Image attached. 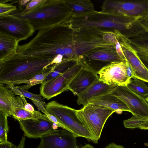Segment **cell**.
Returning <instances> with one entry per match:
<instances>
[{"mask_svg":"<svg viewBox=\"0 0 148 148\" xmlns=\"http://www.w3.org/2000/svg\"><path fill=\"white\" fill-rule=\"evenodd\" d=\"M76 44L73 30L66 24L40 30L28 43L18 45L16 52L53 60L58 64L76 60Z\"/></svg>","mask_w":148,"mask_h":148,"instance_id":"6da1fadb","label":"cell"},{"mask_svg":"<svg viewBox=\"0 0 148 148\" xmlns=\"http://www.w3.org/2000/svg\"><path fill=\"white\" fill-rule=\"evenodd\" d=\"M57 64L51 59L16 52L0 60V84L24 83L36 75L51 70Z\"/></svg>","mask_w":148,"mask_h":148,"instance_id":"7a4b0ae2","label":"cell"},{"mask_svg":"<svg viewBox=\"0 0 148 148\" xmlns=\"http://www.w3.org/2000/svg\"><path fill=\"white\" fill-rule=\"evenodd\" d=\"M142 18L95 11L73 16L67 24L72 30L91 29L113 32L116 30L126 37L132 38L139 35L138 22Z\"/></svg>","mask_w":148,"mask_h":148,"instance_id":"3957f363","label":"cell"},{"mask_svg":"<svg viewBox=\"0 0 148 148\" xmlns=\"http://www.w3.org/2000/svg\"><path fill=\"white\" fill-rule=\"evenodd\" d=\"M10 14L27 20L35 31L68 23L73 16L65 0H42L24 14Z\"/></svg>","mask_w":148,"mask_h":148,"instance_id":"277c9868","label":"cell"},{"mask_svg":"<svg viewBox=\"0 0 148 148\" xmlns=\"http://www.w3.org/2000/svg\"><path fill=\"white\" fill-rule=\"evenodd\" d=\"M45 108L49 114L57 118L76 137L85 138L95 144L98 143L78 118L76 110L55 101L47 103Z\"/></svg>","mask_w":148,"mask_h":148,"instance_id":"5b68a950","label":"cell"},{"mask_svg":"<svg viewBox=\"0 0 148 148\" xmlns=\"http://www.w3.org/2000/svg\"><path fill=\"white\" fill-rule=\"evenodd\" d=\"M115 111L109 108L88 103L79 110L77 116L92 137L98 141L104 125Z\"/></svg>","mask_w":148,"mask_h":148,"instance_id":"8992f818","label":"cell"},{"mask_svg":"<svg viewBox=\"0 0 148 148\" xmlns=\"http://www.w3.org/2000/svg\"><path fill=\"white\" fill-rule=\"evenodd\" d=\"M122 61L115 47L95 48L82 56L77 61L82 66L97 73L104 67L114 62Z\"/></svg>","mask_w":148,"mask_h":148,"instance_id":"52a82bcc","label":"cell"},{"mask_svg":"<svg viewBox=\"0 0 148 148\" xmlns=\"http://www.w3.org/2000/svg\"><path fill=\"white\" fill-rule=\"evenodd\" d=\"M101 8L104 13L143 17L148 14V0H106Z\"/></svg>","mask_w":148,"mask_h":148,"instance_id":"ba28073f","label":"cell"},{"mask_svg":"<svg viewBox=\"0 0 148 148\" xmlns=\"http://www.w3.org/2000/svg\"><path fill=\"white\" fill-rule=\"evenodd\" d=\"M34 31L25 19L11 14L0 15V32L14 38L18 42L27 39Z\"/></svg>","mask_w":148,"mask_h":148,"instance_id":"9c48e42d","label":"cell"},{"mask_svg":"<svg viewBox=\"0 0 148 148\" xmlns=\"http://www.w3.org/2000/svg\"><path fill=\"white\" fill-rule=\"evenodd\" d=\"M111 92L125 103L133 116L148 119V103L145 98L136 94L127 85L117 86Z\"/></svg>","mask_w":148,"mask_h":148,"instance_id":"30bf717a","label":"cell"},{"mask_svg":"<svg viewBox=\"0 0 148 148\" xmlns=\"http://www.w3.org/2000/svg\"><path fill=\"white\" fill-rule=\"evenodd\" d=\"M82 67L78 62L62 74L42 83L40 88V94L49 100L68 90L69 83Z\"/></svg>","mask_w":148,"mask_h":148,"instance_id":"8fae6325","label":"cell"},{"mask_svg":"<svg viewBox=\"0 0 148 148\" xmlns=\"http://www.w3.org/2000/svg\"><path fill=\"white\" fill-rule=\"evenodd\" d=\"M114 32L126 60L134 71L136 78L148 83V68L135 49L127 41V37L117 30H114Z\"/></svg>","mask_w":148,"mask_h":148,"instance_id":"7c38bea8","label":"cell"},{"mask_svg":"<svg viewBox=\"0 0 148 148\" xmlns=\"http://www.w3.org/2000/svg\"><path fill=\"white\" fill-rule=\"evenodd\" d=\"M17 121L25 136L29 138H40L57 130L58 127L51 121L45 114L37 120Z\"/></svg>","mask_w":148,"mask_h":148,"instance_id":"4fadbf2b","label":"cell"},{"mask_svg":"<svg viewBox=\"0 0 148 148\" xmlns=\"http://www.w3.org/2000/svg\"><path fill=\"white\" fill-rule=\"evenodd\" d=\"M99 80L109 85H127L130 79L125 62H114L104 67L97 73Z\"/></svg>","mask_w":148,"mask_h":148,"instance_id":"5bb4252c","label":"cell"},{"mask_svg":"<svg viewBox=\"0 0 148 148\" xmlns=\"http://www.w3.org/2000/svg\"><path fill=\"white\" fill-rule=\"evenodd\" d=\"M76 138L67 130H56L41 137L37 148H79Z\"/></svg>","mask_w":148,"mask_h":148,"instance_id":"9a60e30c","label":"cell"},{"mask_svg":"<svg viewBox=\"0 0 148 148\" xmlns=\"http://www.w3.org/2000/svg\"><path fill=\"white\" fill-rule=\"evenodd\" d=\"M99 79L97 73L82 66L69 83L68 89L77 96Z\"/></svg>","mask_w":148,"mask_h":148,"instance_id":"2e32d148","label":"cell"},{"mask_svg":"<svg viewBox=\"0 0 148 148\" xmlns=\"http://www.w3.org/2000/svg\"><path fill=\"white\" fill-rule=\"evenodd\" d=\"M116 86L107 85L99 79L77 96V104L84 106L96 97L111 92Z\"/></svg>","mask_w":148,"mask_h":148,"instance_id":"e0dca14e","label":"cell"},{"mask_svg":"<svg viewBox=\"0 0 148 148\" xmlns=\"http://www.w3.org/2000/svg\"><path fill=\"white\" fill-rule=\"evenodd\" d=\"M89 103L109 108L118 114H121L123 111L130 112V110L125 103L111 92L96 97L91 101Z\"/></svg>","mask_w":148,"mask_h":148,"instance_id":"ac0fdd59","label":"cell"},{"mask_svg":"<svg viewBox=\"0 0 148 148\" xmlns=\"http://www.w3.org/2000/svg\"><path fill=\"white\" fill-rule=\"evenodd\" d=\"M13 110V117L16 120H37L40 118L42 114L39 111L35 110L33 112L27 110L21 97L15 96L12 103Z\"/></svg>","mask_w":148,"mask_h":148,"instance_id":"d6986e66","label":"cell"},{"mask_svg":"<svg viewBox=\"0 0 148 148\" xmlns=\"http://www.w3.org/2000/svg\"><path fill=\"white\" fill-rule=\"evenodd\" d=\"M9 89L4 85L0 84V111L10 116L13 115L12 103L15 95Z\"/></svg>","mask_w":148,"mask_h":148,"instance_id":"ffe728a7","label":"cell"},{"mask_svg":"<svg viewBox=\"0 0 148 148\" xmlns=\"http://www.w3.org/2000/svg\"><path fill=\"white\" fill-rule=\"evenodd\" d=\"M18 42L14 38L0 32V60L16 52Z\"/></svg>","mask_w":148,"mask_h":148,"instance_id":"44dd1931","label":"cell"},{"mask_svg":"<svg viewBox=\"0 0 148 148\" xmlns=\"http://www.w3.org/2000/svg\"><path fill=\"white\" fill-rule=\"evenodd\" d=\"M73 14L77 16L95 10L94 5L90 0H65Z\"/></svg>","mask_w":148,"mask_h":148,"instance_id":"7402d4cb","label":"cell"},{"mask_svg":"<svg viewBox=\"0 0 148 148\" xmlns=\"http://www.w3.org/2000/svg\"><path fill=\"white\" fill-rule=\"evenodd\" d=\"M127 39L136 50L142 61L148 65V40L140 36L132 38H127Z\"/></svg>","mask_w":148,"mask_h":148,"instance_id":"603a6c76","label":"cell"},{"mask_svg":"<svg viewBox=\"0 0 148 148\" xmlns=\"http://www.w3.org/2000/svg\"><path fill=\"white\" fill-rule=\"evenodd\" d=\"M77 62L76 60H68L63 61L57 64L43 83L62 74L73 66Z\"/></svg>","mask_w":148,"mask_h":148,"instance_id":"cb8c5ba5","label":"cell"},{"mask_svg":"<svg viewBox=\"0 0 148 148\" xmlns=\"http://www.w3.org/2000/svg\"><path fill=\"white\" fill-rule=\"evenodd\" d=\"M6 86L10 89L15 95L23 96L32 100V101L39 102L45 107L47 103L44 101V98L40 94L37 95L30 92L22 88L20 86H17L12 84H7Z\"/></svg>","mask_w":148,"mask_h":148,"instance_id":"d4e9b609","label":"cell"},{"mask_svg":"<svg viewBox=\"0 0 148 148\" xmlns=\"http://www.w3.org/2000/svg\"><path fill=\"white\" fill-rule=\"evenodd\" d=\"M127 86L137 95L144 98L148 96V86L143 81L134 78L130 79Z\"/></svg>","mask_w":148,"mask_h":148,"instance_id":"484cf974","label":"cell"},{"mask_svg":"<svg viewBox=\"0 0 148 148\" xmlns=\"http://www.w3.org/2000/svg\"><path fill=\"white\" fill-rule=\"evenodd\" d=\"M8 116L0 111V142L3 143L8 140V133L9 132L7 117Z\"/></svg>","mask_w":148,"mask_h":148,"instance_id":"4316f807","label":"cell"},{"mask_svg":"<svg viewBox=\"0 0 148 148\" xmlns=\"http://www.w3.org/2000/svg\"><path fill=\"white\" fill-rule=\"evenodd\" d=\"M53 69L47 72L36 75L24 82V83L26 84L27 85L20 86L22 88L26 90L29 89L33 86L39 84H42L46 77L53 71Z\"/></svg>","mask_w":148,"mask_h":148,"instance_id":"83f0119b","label":"cell"},{"mask_svg":"<svg viewBox=\"0 0 148 148\" xmlns=\"http://www.w3.org/2000/svg\"><path fill=\"white\" fill-rule=\"evenodd\" d=\"M32 101L39 109L46 115L48 119L57 125L58 127L70 132L69 130L62 124L57 118L54 116L49 114L46 110L45 108L44 107V106L41 103L39 102L34 101Z\"/></svg>","mask_w":148,"mask_h":148,"instance_id":"f1b7e54d","label":"cell"},{"mask_svg":"<svg viewBox=\"0 0 148 148\" xmlns=\"http://www.w3.org/2000/svg\"><path fill=\"white\" fill-rule=\"evenodd\" d=\"M16 10V5L0 2V15L10 14Z\"/></svg>","mask_w":148,"mask_h":148,"instance_id":"f546056e","label":"cell"},{"mask_svg":"<svg viewBox=\"0 0 148 148\" xmlns=\"http://www.w3.org/2000/svg\"><path fill=\"white\" fill-rule=\"evenodd\" d=\"M138 23L143 30L144 34V38L148 40V14L140 19Z\"/></svg>","mask_w":148,"mask_h":148,"instance_id":"4dcf8cb0","label":"cell"},{"mask_svg":"<svg viewBox=\"0 0 148 148\" xmlns=\"http://www.w3.org/2000/svg\"><path fill=\"white\" fill-rule=\"evenodd\" d=\"M134 128L142 130H148V119H138Z\"/></svg>","mask_w":148,"mask_h":148,"instance_id":"1f68e13d","label":"cell"},{"mask_svg":"<svg viewBox=\"0 0 148 148\" xmlns=\"http://www.w3.org/2000/svg\"><path fill=\"white\" fill-rule=\"evenodd\" d=\"M115 47L116 52L119 57L122 61H125L126 58L124 54L120 43L118 40L115 45Z\"/></svg>","mask_w":148,"mask_h":148,"instance_id":"d6a6232c","label":"cell"},{"mask_svg":"<svg viewBox=\"0 0 148 148\" xmlns=\"http://www.w3.org/2000/svg\"><path fill=\"white\" fill-rule=\"evenodd\" d=\"M125 61L127 66V74L129 79H131L134 78H136V76L134 71L126 58L125 59Z\"/></svg>","mask_w":148,"mask_h":148,"instance_id":"836d02e7","label":"cell"},{"mask_svg":"<svg viewBox=\"0 0 148 148\" xmlns=\"http://www.w3.org/2000/svg\"><path fill=\"white\" fill-rule=\"evenodd\" d=\"M20 96L21 97L23 100L25 109L30 112H34L35 110L33 106L32 105L27 102L26 99L25 98V97L23 96Z\"/></svg>","mask_w":148,"mask_h":148,"instance_id":"e575fe53","label":"cell"},{"mask_svg":"<svg viewBox=\"0 0 148 148\" xmlns=\"http://www.w3.org/2000/svg\"><path fill=\"white\" fill-rule=\"evenodd\" d=\"M16 146V145L8 141L0 143V148H15Z\"/></svg>","mask_w":148,"mask_h":148,"instance_id":"d590c367","label":"cell"},{"mask_svg":"<svg viewBox=\"0 0 148 148\" xmlns=\"http://www.w3.org/2000/svg\"><path fill=\"white\" fill-rule=\"evenodd\" d=\"M26 136L24 134L23 135L21 139L17 146H16L15 148H24L25 141Z\"/></svg>","mask_w":148,"mask_h":148,"instance_id":"8d00e7d4","label":"cell"},{"mask_svg":"<svg viewBox=\"0 0 148 148\" xmlns=\"http://www.w3.org/2000/svg\"><path fill=\"white\" fill-rule=\"evenodd\" d=\"M105 148H125L122 145H117L114 143H111L107 145Z\"/></svg>","mask_w":148,"mask_h":148,"instance_id":"74e56055","label":"cell"},{"mask_svg":"<svg viewBox=\"0 0 148 148\" xmlns=\"http://www.w3.org/2000/svg\"><path fill=\"white\" fill-rule=\"evenodd\" d=\"M31 0H19L18 1V4L19 7L20 8V9H22L21 7L22 6H23L24 5H26Z\"/></svg>","mask_w":148,"mask_h":148,"instance_id":"f35d334b","label":"cell"},{"mask_svg":"<svg viewBox=\"0 0 148 148\" xmlns=\"http://www.w3.org/2000/svg\"><path fill=\"white\" fill-rule=\"evenodd\" d=\"M79 148H94V147L90 144H86L84 146Z\"/></svg>","mask_w":148,"mask_h":148,"instance_id":"ab89813d","label":"cell"},{"mask_svg":"<svg viewBox=\"0 0 148 148\" xmlns=\"http://www.w3.org/2000/svg\"><path fill=\"white\" fill-rule=\"evenodd\" d=\"M144 145L146 146H148V143H144Z\"/></svg>","mask_w":148,"mask_h":148,"instance_id":"60d3db41","label":"cell"},{"mask_svg":"<svg viewBox=\"0 0 148 148\" xmlns=\"http://www.w3.org/2000/svg\"><path fill=\"white\" fill-rule=\"evenodd\" d=\"M145 99L146 100V101H147V102L148 103V96L146 97L145 98Z\"/></svg>","mask_w":148,"mask_h":148,"instance_id":"b9f144b4","label":"cell"},{"mask_svg":"<svg viewBox=\"0 0 148 148\" xmlns=\"http://www.w3.org/2000/svg\"></svg>","mask_w":148,"mask_h":148,"instance_id":"7bdbcfd3","label":"cell"}]
</instances>
